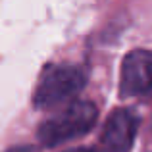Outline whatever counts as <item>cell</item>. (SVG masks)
I'll use <instances>...</instances> for the list:
<instances>
[{"mask_svg": "<svg viewBox=\"0 0 152 152\" xmlns=\"http://www.w3.org/2000/svg\"><path fill=\"white\" fill-rule=\"evenodd\" d=\"M98 110L89 100L69 102L66 108L56 112L52 118L45 119L37 131V137L42 146H60L64 142L87 135L94 127Z\"/></svg>", "mask_w": 152, "mask_h": 152, "instance_id": "1", "label": "cell"}, {"mask_svg": "<svg viewBox=\"0 0 152 152\" xmlns=\"http://www.w3.org/2000/svg\"><path fill=\"white\" fill-rule=\"evenodd\" d=\"M89 73L79 64H52L42 71L37 83L33 104L39 110L56 108L69 102L85 87Z\"/></svg>", "mask_w": 152, "mask_h": 152, "instance_id": "2", "label": "cell"}, {"mask_svg": "<svg viewBox=\"0 0 152 152\" xmlns=\"http://www.w3.org/2000/svg\"><path fill=\"white\" fill-rule=\"evenodd\" d=\"M119 93L125 98L146 96L152 93V52L133 50L123 58Z\"/></svg>", "mask_w": 152, "mask_h": 152, "instance_id": "3", "label": "cell"}, {"mask_svg": "<svg viewBox=\"0 0 152 152\" xmlns=\"http://www.w3.org/2000/svg\"><path fill=\"white\" fill-rule=\"evenodd\" d=\"M139 129V118L129 108H118L106 119L100 135V152H129Z\"/></svg>", "mask_w": 152, "mask_h": 152, "instance_id": "4", "label": "cell"}, {"mask_svg": "<svg viewBox=\"0 0 152 152\" xmlns=\"http://www.w3.org/2000/svg\"><path fill=\"white\" fill-rule=\"evenodd\" d=\"M6 152H35V148H33V146L23 145V146H14V148H10V150H6Z\"/></svg>", "mask_w": 152, "mask_h": 152, "instance_id": "5", "label": "cell"}, {"mask_svg": "<svg viewBox=\"0 0 152 152\" xmlns=\"http://www.w3.org/2000/svg\"><path fill=\"white\" fill-rule=\"evenodd\" d=\"M66 152H91L89 148H71V150H66Z\"/></svg>", "mask_w": 152, "mask_h": 152, "instance_id": "6", "label": "cell"}]
</instances>
